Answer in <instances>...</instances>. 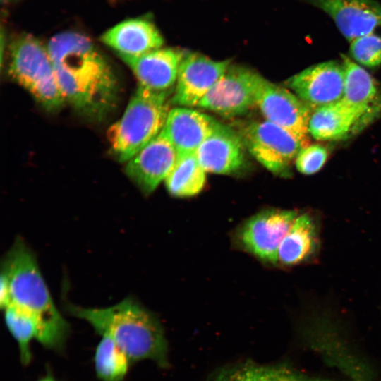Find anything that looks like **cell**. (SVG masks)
Listing matches in <instances>:
<instances>
[{
    "mask_svg": "<svg viewBox=\"0 0 381 381\" xmlns=\"http://www.w3.org/2000/svg\"><path fill=\"white\" fill-rule=\"evenodd\" d=\"M65 101L80 114L102 119L116 106L119 83L109 62L86 36L63 32L47 45Z\"/></svg>",
    "mask_w": 381,
    "mask_h": 381,
    "instance_id": "obj_1",
    "label": "cell"
},
{
    "mask_svg": "<svg viewBox=\"0 0 381 381\" xmlns=\"http://www.w3.org/2000/svg\"><path fill=\"white\" fill-rule=\"evenodd\" d=\"M66 309L102 337L111 338L131 363L150 359L160 368L169 366L167 341L160 322L132 298L104 308L68 305Z\"/></svg>",
    "mask_w": 381,
    "mask_h": 381,
    "instance_id": "obj_2",
    "label": "cell"
},
{
    "mask_svg": "<svg viewBox=\"0 0 381 381\" xmlns=\"http://www.w3.org/2000/svg\"><path fill=\"white\" fill-rule=\"evenodd\" d=\"M1 273L8 282L10 304L37 315L46 329L42 346L63 352L70 325L56 308L33 254L21 241L8 253Z\"/></svg>",
    "mask_w": 381,
    "mask_h": 381,
    "instance_id": "obj_3",
    "label": "cell"
},
{
    "mask_svg": "<svg viewBox=\"0 0 381 381\" xmlns=\"http://www.w3.org/2000/svg\"><path fill=\"white\" fill-rule=\"evenodd\" d=\"M170 93L138 85L122 116L107 131L111 150L119 162H127L162 130L170 111Z\"/></svg>",
    "mask_w": 381,
    "mask_h": 381,
    "instance_id": "obj_4",
    "label": "cell"
},
{
    "mask_svg": "<svg viewBox=\"0 0 381 381\" xmlns=\"http://www.w3.org/2000/svg\"><path fill=\"white\" fill-rule=\"evenodd\" d=\"M9 49L12 78L46 110L61 109L66 101L47 46L26 34L15 38Z\"/></svg>",
    "mask_w": 381,
    "mask_h": 381,
    "instance_id": "obj_5",
    "label": "cell"
},
{
    "mask_svg": "<svg viewBox=\"0 0 381 381\" xmlns=\"http://www.w3.org/2000/svg\"><path fill=\"white\" fill-rule=\"evenodd\" d=\"M241 136L256 160L281 176H289L294 159L307 146L296 135L267 120L250 123Z\"/></svg>",
    "mask_w": 381,
    "mask_h": 381,
    "instance_id": "obj_6",
    "label": "cell"
},
{
    "mask_svg": "<svg viewBox=\"0 0 381 381\" xmlns=\"http://www.w3.org/2000/svg\"><path fill=\"white\" fill-rule=\"evenodd\" d=\"M265 80L248 68L229 66L197 107L225 117L243 114L257 106Z\"/></svg>",
    "mask_w": 381,
    "mask_h": 381,
    "instance_id": "obj_7",
    "label": "cell"
},
{
    "mask_svg": "<svg viewBox=\"0 0 381 381\" xmlns=\"http://www.w3.org/2000/svg\"><path fill=\"white\" fill-rule=\"evenodd\" d=\"M310 110L342 99L344 87L343 65L329 61L304 69L285 83Z\"/></svg>",
    "mask_w": 381,
    "mask_h": 381,
    "instance_id": "obj_8",
    "label": "cell"
},
{
    "mask_svg": "<svg viewBox=\"0 0 381 381\" xmlns=\"http://www.w3.org/2000/svg\"><path fill=\"white\" fill-rule=\"evenodd\" d=\"M293 210H267L250 218L240 231L243 246L256 257L277 262L279 247L296 218Z\"/></svg>",
    "mask_w": 381,
    "mask_h": 381,
    "instance_id": "obj_9",
    "label": "cell"
},
{
    "mask_svg": "<svg viewBox=\"0 0 381 381\" xmlns=\"http://www.w3.org/2000/svg\"><path fill=\"white\" fill-rule=\"evenodd\" d=\"M229 66V60L214 61L198 53L185 54L179 66L171 103L197 107Z\"/></svg>",
    "mask_w": 381,
    "mask_h": 381,
    "instance_id": "obj_10",
    "label": "cell"
},
{
    "mask_svg": "<svg viewBox=\"0 0 381 381\" xmlns=\"http://www.w3.org/2000/svg\"><path fill=\"white\" fill-rule=\"evenodd\" d=\"M257 106L265 120L290 131L309 145L310 109L290 90L265 80Z\"/></svg>",
    "mask_w": 381,
    "mask_h": 381,
    "instance_id": "obj_11",
    "label": "cell"
},
{
    "mask_svg": "<svg viewBox=\"0 0 381 381\" xmlns=\"http://www.w3.org/2000/svg\"><path fill=\"white\" fill-rule=\"evenodd\" d=\"M325 12L349 42L381 34V4L375 0H304Z\"/></svg>",
    "mask_w": 381,
    "mask_h": 381,
    "instance_id": "obj_12",
    "label": "cell"
},
{
    "mask_svg": "<svg viewBox=\"0 0 381 381\" xmlns=\"http://www.w3.org/2000/svg\"><path fill=\"white\" fill-rule=\"evenodd\" d=\"M176 157V150L162 128L126 162L125 171L145 193L150 194L165 180Z\"/></svg>",
    "mask_w": 381,
    "mask_h": 381,
    "instance_id": "obj_13",
    "label": "cell"
},
{
    "mask_svg": "<svg viewBox=\"0 0 381 381\" xmlns=\"http://www.w3.org/2000/svg\"><path fill=\"white\" fill-rule=\"evenodd\" d=\"M184 56L179 49L161 47L139 56H119L131 69L139 85L162 92L170 90L176 83Z\"/></svg>",
    "mask_w": 381,
    "mask_h": 381,
    "instance_id": "obj_14",
    "label": "cell"
},
{
    "mask_svg": "<svg viewBox=\"0 0 381 381\" xmlns=\"http://www.w3.org/2000/svg\"><path fill=\"white\" fill-rule=\"evenodd\" d=\"M245 145L241 136L219 123L197 149V158L205 170L228 174L239 171L245 163Z\"/></svg>",
    "mask_w": 381,
    "mask_h": 381,
    "instance_id": "obj_15",
    "label": "cell"
},
{
    "mask_svg": "<svg viewBox=\"0 0 381 381\" xmlns=\"http://www.w3.org/2000/svg\"><path fill=\"white\" fill-rule=\"evenodd\" d=\"M101 41L116 52L119 56H139L162 47V35L147 18L123 20L109 29Z\"/></svg>",
    "mask_w": 381,
    "mask_h": 381,
    "instance_id": "obj_16",
    "label": "cell"
},
{
    "mask_svg": "<svg viewBox=\"0 0 381 381\" xmlns=\"http://www.w3.org/2000/svg\"><path fill=\"white\" fill-rule=\"evenodd\" d=\"M219 124L215 119L200 111L175 107L170 109L163 130L177 155H181L195 152Z\"/></svg>",
    "mask_w": 381,
    "mask_h": 381,
    "instance_id": "obj_17",
    "label": "cell"
},
{
    "mask_svg": "<svg viewBox=\"0 0 381 381\" xmlns=\"http://www.w3.org/2000/svg\"><path fill=\"white\" fill-rule=\"evenodd\" d=\"M344 87L341 100L358 117L361 123L377 110L378 90L372 75L350 58L342 55Z\"/></svg>",
    "mask_w": 381,
    "mask_h": 381,
    "instance_id": "obj_18",
    "label": "cell"
},
{
    "mask_svg": "<svg viewBox=\"0 0 381 381\" xmlns=\"http://www.w3.org/2000/svg\"><path fill=\"white\" fill-rule=\"evenodd\" d=\"M361 125L355 112L341 99L312 111L308 133L318 140H338Z\"/></svg>",
    "mask_w": 381,
    "mask_h": 381,
    "instance_id": "obj_19",
    "label": "cell"
},
{
    "mask_svg": "<svg viewBox=\"0 0 381 381\" xmlns=\"http://www.w3.org/2000/svg\"><path fill=\"white\" fill-rule=\"evenodd\" d=\"M318 233L315 223L308 214L296 218L280 243L277 262L293 265L304 262L315 251Z\"/></svg>",
    "mask_w": 381,
    "mask_h": 381,
    "instance_id": "obj_20",
    "label": "cell"
},
{
    "mask_svg": "<svg viewBox=\"0 0 381 381\" xmlns=\"http://www.w3.org/2000/svg\"><path fill=\"white\" fill-rule=\"evenodd\" d=\"M4 320L8 330L17 342L21 363L28 365L32 359V340L35 339L42 345L44 341V323L35 314L13 304L4 308Z\"/></svg>",
    "mask_w": 381,
    "mask_h": 381,
    "instance_id": "obj_21",
    "label": "cell"
},
{
    "mask_svg": "<svg viewBox=\"0 0 381 381\" xmlns=\"http://www.w3.org/2000/svg\"><path fill=\"white\" fill-rule=\"evenodd\" d=\"M210 381H338L305 375L281 365L253 363L235 365L219 372Z\"/></svg>",
    "mask_w": 381,
    "mask_h": 381,
    "instance_id": "obj_22",
    "label": "cell"
},
{
    "mask_svg": "<svg viewBox=\"0 0 381 381\" xmlns=\"http://www.w3.org/2000/svg\"><path fill=\"white\" fill-rule=\"evenodd\" d=\"M205 172L195 152L177 155L174 165L165 179L166 187L174 196L196 195L204 187Z\"/></svg>",
    "mask_w": 381,
    "mask_h": 381,
    "instance_id": "obj_23",
    "label": "cell"
},
{
    "mask_svg": "<svg viewBox=\"0 0 381 381\" xmlns=\"http://www.w3.org/2000/svg\"><path fill=\"white\" fill-rule=\"evenodd\" d=\"M93 361L96 375L101 381H123L131 363L118 345L105 336L96 346Z\"/></svg>",
    "mask_w": 381,
    "mask_h": 381,
    "instance_id": "obj_24",
    "label": "cell"
},
{
    "mask_svg": "<svg viewBox=\"0 0 381 381\" xmlns=\"http://www.w3.org/2000/svg\"><path fill=\"white\" fill-rule=\"evenodd\" d=\"M351 57L367 67L381 65V34H370L351 42Z\"/></svg>",
    "mask_w": 381,
    "mask_h": 381,
    "instance_id": "obj_25",
    "label": "cell"
},
{
    "mask_svg": "<svg viewBox=\"0 0 381 381\" xmlns=\"http://www.w3.org/2000/svg\"><path fill=\"white\" fill-rule=\"evenodd\" d=\"M328 157L327 149L319 144L308 145L301 148L296 159V167L303 174L310 175L319 171Z\"/></svg>",
    "mask_w": 381,
    "mask_h": 381,
    "instance_id": "obj_26",
    "label": "cell"
},
{
    "mask_svg": "<svg viewBox=\"0 0 381 381\" xmlns=\"http://www.w3.org/2000/svg\"><path fill=\"white\" fill-rule=\"evenodd\" d=\"M0 304L4 309L10 304V289L6 276L1 273L0 280Z\"/></svg>",
    "mask_w": 381,
    "mask_h": 381,
    "instance_id": "obj_27",
    "label": "cell"
},
{
    "mask_svg": "<svg viewBox=\"0 0 381 381\" xmlns=\"http://www.w3.org/2000/svg\"><path fill=\"white\" fill-rule=\"evenodd\" d=\"M37 381H57L54 377L50 373H48L45 376L40 378V380Z\"/></svg>",
    "mask_w": 381,
    "mask_h": 381,
    "instance_id": "obj_28",
    "label": "cell"
}]
</instances>
